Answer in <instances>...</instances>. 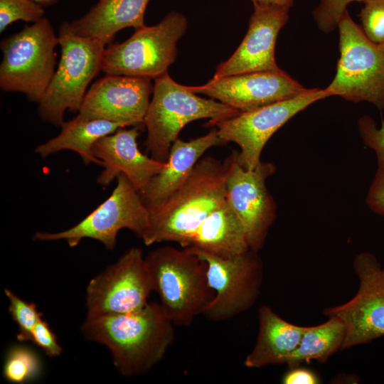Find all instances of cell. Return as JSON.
<instances>
[{"instance_id":"cell-19","label":"cell","mask_w":384,"mask_h":384,"mask_svg":"<svg viewBox=\"0 0 384 384\" xmlns=\"http://www.w3.org/2000/svg\"><path fill=\"white\" fill-rule=\"evenodd\" d=\"M225 144L215 127L206 135L189 141L175 140L164 166L140 193L149 212L161 206L184 183L207 150Z\"/></svg>"},{"instance_id":"cell-27","label":"cell","mask_w":384,"mask_h":384,"mask_svg":"<svg viewBox=\"0 0 384 384\" xmlns=\"http://www.w3.org/2000/svg\"><path fill=\"white\" fill-rule=\"evenodd\" d=\"M44 14L43 6L33 0H0V32L19 20L35 23Z\"/></svg>"},{"instance_id":"cell-28","label":"cell","mask_w":384,"mask_h":384,"mask_svg":"<svg viewBox=\"0 0 384 384\" xmlns=\"http://www.w3.org/2000/svg\"><path fill=\"white\" fill-rule=\"evenodd\" d=\"M358 15L361 28L367 37L376 44L384 43V0H363Z\"/></svg>"},{"instance_id":"cell-30","label":"cell","mask_w":384,"mask_h":384,"mask_svg":"<svg viewBox=\"0 0 384 384\" xmlns=\"http://www.w3.org/2000/svg\"><path fill=\"white\" fill-rule=\"evenodd\" d=\"M358 129L363 144L375 152L378 168H384V119L378 127L372 117L363 115L358 120Z\"/></svg>"},{"instance_id":"cell-34","label":"cell","mask_w":384,"mask_h":384,"mask_svg":"<svg viewBox=\"0 0 384 384\" xmlns=\"http://www.w3.org/2000/svg\"><path fill=\"white\" fill-rule=\"evenodd\" d=\"M253 4H278L289 8L292 6L294 0H251Z\"/></svg>"},{"instance_id":"cell-1","label":"cell","mask_w":384,"mask_h":384,"mask_svg":"<svg viewBox=\"0 0 384 384\" xmlns=\"http://www.w3.org/2000/svg\"><path fill=\"white\" fill-rule=\"evenodd\" d=\"M174 326L161 304L154 302L133 312L87 315L80 330L87 340L109 349L121 375L134 377L163 359L174 341Z\"/></svg>"},{"instance_id":"cell-22","label":"cell","mask_w":384,"mask_h":384,"mask_svg":"<svg viewBox=\"0 0 384 384\" xmlns=\"http://www.w3.org/2000/svg\"><path fill=\"white\" fill-rule=\"evenodd\" d=\"M186 247L222 258L250 250L245 228L226 199L205 218Z\"/></svg>"},{"instance_id":"cell-11","label":"cell","mask_w":384,"mask_h":384,"mask_svg":"<svg viewBox=\"0 0 384 384\" xmlns=\"http://www.w3.org/2000/svg\"><path fill=\"white\" fill-rule=\"evenodd\" d=\"M153 292L145 257L138 247L127 250L95 276L86 287L87 315L125 314L145 306Z\"/></svg>"},{"instance_id":"cell-23","label":"cell","mask_w":384,"mask_h":384,"mask_svg":"<svg viewBox=\"0 0 384 384\" xmlns=\"http://www.w3.org/2000/svg\"><path fill=\"white\" fill-rule=\"evenodd\" d=\"M60 132L55 137L38 145L35 152L42 158L63 150L77 153L85 164L102 165L93 154L94 144L101 138L110 134L123 124L104 119H86L76 116L64 122Z\"/></svg>"},{"instance_id":"cell-33","label":"cell","mask_w":384,"mask_h":384,"mask_svg":"<svg viewBox=\"0 0 384 384\" xmlns=\"http://www.w3.org/2000/svg\"><path fill=\"white\" fill-rule=\"evenodd\" d=\"M319 381L313 371L299 366L289 368L282 378L284 384H317Z\"/></svg>"},{"instance_id":"cell-10","label":"cell","mask_w":384,"mask_h":384,"mask_svg":"<svg viewBox=\"0 0 384 384\" xmlns=\"http://www.w3.org/2000/svg\"><path fill=\"white\" fill-rule=\"evenodd\" d=\"M331 96L326 88L308 89L294 97L242 112L206 126L215 127L226 144H238V161L245 169L252 170L261 161L262 149L275 132L310 105Z\"/></svg>"},{"instance_id":"cell-35","label":"cell","mask_w":384,"mask_h":384,"mask_svg":"<svg viewBox=\"0 0 384 384\" xmlns=\"http://www.w3.org/2000/svg\"><path fill=\"white\" fill-rule=\"evenodd\" d=\"M43 6H47L56 3L58 0H33Z\"/></svg>"},{"instance_id":"cell-32","label":"cell","mask_w":384,"mask_h":384,"mask_svg":"<svg viewBox=\"0 0 384 384\" xmlns=\"http://www.w3.org/2000/svg\"><path fill=\"white\" fill-rule=\"evenodd\" d=\"M366 202L373 213L384 217V168L377 167Z\"/></svg>"},{"instance_id":"cell-3","label":"cell","mask_w":384,"mask_h":384,"mask_svg":"<svg viewBox=\"0 0 384 384\" xmlns=\"http://www.w3.org/2000/svg\"><path fill=\"white\" fill-rule=\"evenodd\" d=\"M153 292L175 326H185L203 314L215 292L209 284L208 265L187 247L161 246L145 256Z\"/></svg>"},{"instance_id":"cell-15","label":"cell","mask_w":384,"mask_h":384,"mask_svg":"<svg viewBox=\"0 0 384 384\" xmlns=\"http://www.w3.org/2000/svg\"><path fill=\"white\" fill-rule=\"evenodd\" d=\"M188 87L240 112L294 97L308 90L280 68L213 78L205 85Z\"/></svg>"},{"instance_id":"cell-29","label":"cell","mask_w":384,"mask_h":384,"mask_svg":"<svg viewBox=\"0 0 384 384\" xmlns=\"http://www.w3.org/2000/svg\"><path fill=\"white\" fill-rule=\"evenodd\" d=\"M363 1V0H320L319 4L313 11V16L321 31L330 33L338 28L340 19L350 4Z\"/></svg>"},{"instance_id":"cell-18","label":"cell","mask_w":384,"mask_h":384,"mask_svg":"<svg viewBox=\"0 0 384 384\" xmlns=\"http://www.w3.org/2000/svg\"><path fill=\"white\" fill-rule=\"evenodd\" d=\"M139 127H121L99 139L92 151L102 161L103 170L97 182L108 186L119 174L124 175L141 193L151 179L164 166L165 163L143 154L139 149Z\"/></svg>"},{"instance_id":"cell-4","label":"cell","mask_w":384,"mask_h":384,"mask_svg":"<svg viewBox=\"0 0 384 384\" xmlns=\"http://www.w3.org/2000/svg\"><path fill=\"white\" fill-rule=\"evenodd\" d=\"M240 112L214 99H205L188 86L175 82L168 73L154 79L153 97L144 124V142L151 157L166 162L172 144L189 122L210 119L206 124L233 117Z\"/></svg>"},{"instance_id":"cell-17","label":"cell","mask_w":384,"mask_h":384,"mask_svg":"<svg viewBox=\"0 0 384 384\" xmlns=\"http://www.w3.org/2000/svg\"><path fill=\"white\" fill-rule=\"evenodd\" d=\"M253 6L246 35L233 55L218 65L213 78L279 68L275 60V45L289 19L290 8L278 4Z\"/></svg>"},{"instance_id":"cell-16","label":"cell","mask_w":384,"mask_h":384,"mask_svg":"<svg viewBox=\"0 0 384 384\" xmlns=\"http://www.w3.org/2000/svg\"><path fill=\"white\" fill-rule=\"evenodd\" d=\"M153 89L148 78L106 74L86 92L77 116L138 126L144 123Z\"/></svg>"},{"instance_id":"cell-31","label":"cell","mask_w":384,"mask_h":384,"mask_svg":"<svg viewBox=\"0 0 384 384\" xmlns=\"http://www.w3.org/2000/svg\"><path fill=\"white\" fill-rule=\"evenodd\" d=\"M30 341L50 358L58 357L63 352L56 335L43 318L38 321L33 329Z\"/></svg>"},{"instance_id":"cell-13","label":"cell","mask_w":384,"mask_h":384,"mask_svg":"<svg viewBox=\"0 0 384 384\" xmlns=\"http://www.w3.org/2000/svg\"><path fill=\"white\" fill-rule=\"evenodd\" d=\"M225 161V199L245 228L250 249L259 252L276 218L277 205L266 184L276 166L261 161L255 169H246L238 161L236 152Z\"/></svg>"},{"instance_id":"cell-25","label":"cell","mask_w":384,"mask_h":384,"mask_svg":"<svg viewBox=\"0 0 384 384\" xmlns=\"http://www.w3.org/2000/svg\"><path fill=\"white\" fill-rule=\"evenodd\" d=\"M42 370L41 358L32 348L22 345H14L8 348L2 373L9 383L25 384L36 380Z\"/></svg>"},{"instance_id":"cell-36","label":"cell","mask_w":384,"mask_h":384,"mask_svg":"<svg viewBox=\"0 0 384 384\" xmlns=\"http://www.w3.org/2000/svg\"><path fill=\"white\" fill-rule=\"evenodd\" d=\"M379 46L380 47V48L383 50V51L384 52V43H382V44H380Z\"/></svg>"},{"instance_id":"cell-21","label":"cell","mask_w":384,"mask_h":384,"mask_svg":"<svg viewBox=\"0 0 384 384\" xmlns=\"http://www.w3.org/2000/svg\"><path fill=\"white\" fill-rule=\"evenodd\" d=\"M258 334L255 344L243 362L249 368L287 363L298 347L305 326L285 321L271 307L258 309Z\"/></svg>"},{"instance_id":"cell-7","label":"cell","mask_w":384,"mask_h":384,"mask_svg":"<svg viewBox=\"0 0 384 384\" xmlns=\"http://www.w3.org/2000/svg\"><path fill=\"white\" fill-rule=\"evenodd\" d=\"M338 28L340 57L336 75L326 88L331 96L354 103L367 102L384 110V52L367 37L348 11Z\"/></svg>"},{"instance_id":"cell-24","label":"cell","mask_w":384,"mask_h":384,"mask_svg":"<svg viewBox=\"0 0 384 384\" xmlns=\"http://www.w3.org/2000/svg\"><path fill=\"white\" fill-rule=\"evenodd\" d=\"M328 318L321 324L305 326L300 343L287 363L289 368L312 361L325 362L342 348L345 326L338 318Z\"/></svg>"},{"instance_id":"cell-12","label":"cell","mask_w":384,"mask_h":384,"mask_svg":"<svg viewBox=\"0 0 384 384\" xmlns=\"http://www.w3.org/2000/svg\"><path fill=\"white\" fill-rule=\"evenodd\" d=\"M193 252L206 262L209 284L215 292L203 314L207 319L227 321L251 308L262 283L263 266L258 252L249 250L228 258Z\"/></svg>"},{"instance_id":"cell-2","label":"cell","mask_w":384,"mask_h":384,"mask_svg":"<svg viewBox=\"0 0 384 384\" xmlns=\"http://www.w3.org/2000/svg\"><path fill=\"white\" fill-rule=\"evenodd\" d=\"M226 163L206 156L190 176L161 206L150 211L149 229L142 239L149 246L175 242L186 247L201 223L225 199Z\"/></svg>"},{"instance_id":"cell-5","label":"cell","mask_w":384,"mask_h":384,"mask_svg":"<svg viewBox=\"0 0 384 384\" xmlns=\"http://www.w3.org/2000/svg\"><path fill=\"white\" fill-rule=\"evenodd\" d=\"M58 44V36L45 17L3 39L1 90L23 93L38 104L55 72Z\"/></svg>"},{"instance_id":"cell-14","label":"cell","mask_w":384,"mask_h":384,"mask_svg":"<svg viewBox=\"0 0 384 384\" xmlns=\"http://www.w3.org/2000/svg\"><path fill=\"white\" fill-rule=\"evenodd\" d=\"M353 268L359 279L356 295L348 302L324 310L345 326L342 348L366 343L384 336V269L368 252L355 257Z\"/></svg>"},{"instance_id":"cell-26","label":"cell","mask_w":384,"mask_h":384,"mask_svg":"<svg viewBox=\"0 0 384 384\" xmlns=\"http://www.w3.org/2000/svg\"><path fill=\"white\" fill-rule=\"evenodd\" d=\"M4 292L9 301V313L18 326L16 338L21 342L30 341L33 329L43 316L42 312L35 303L21 299L11 289L5 288Z\"/></svg>"},{"instance_id":"cell-6","label":"cell","mask_w":384,"mask_h":384,"mask_svg":"<svg viewBox=\"0 0 384 384\" xmlns=\"http://www.w3.org/2000/svg\"><path fill=\"white\" fill-rule=\"evenodd\" d=\"M58 41L60 60L38 103V112L45 122L61 127L65 112L79 111L88 85L102 70L107 44L97 38L76 36L61 24Z\"/></svg>"},{"instance_id":"cell-8","label":"cell","mask_w":384,"mask_h":384,"mask_svg":"<svg viewBox=\"0 0 384 384\" xmlns=\"http://www.w3.org/2000/svg\"><path fill=\"white\" fill-rule=\"evenodd\" d=\"M187 25L184 15L171 11L159 23L136 29L125 41L110 43L104 52L102 71L154 80L168 73L176 57V43Z\"/></svg>"},{"instance_id":"cell-9","label":"cell","mask_w":384,"mask_h":384,"mask_svg":"<svg viewBox=\"0 0 384 384\" xmlns=\"http://www.w3.org/2000/svg\"><path fill=\"white\" fill-rule=\"evenodd\" d=\"M149 220L150 213L140 193L124 175L119 174L111 195L78 223L60 232H36L33 240H65L74 247L83 239L90 238L112 250L122 229L131 230L142 240L149 229Z\"/></svg>"},{"instance_id":"cell-20","label":"cell","mask_w":384,"mask_h":384,"mask_svg":"<svg viewBox=\"0 0 384 384\" xmlns=\"http://www.w3.org/2000/svg\"><path fill=\"white\" fill-rule=\"evenodd\" d=\"M150 0H98L82 17L61 25L81 37L112 43L115 34L128 27L145 26L144 14Z\"/></svg>"}]
</instances>
